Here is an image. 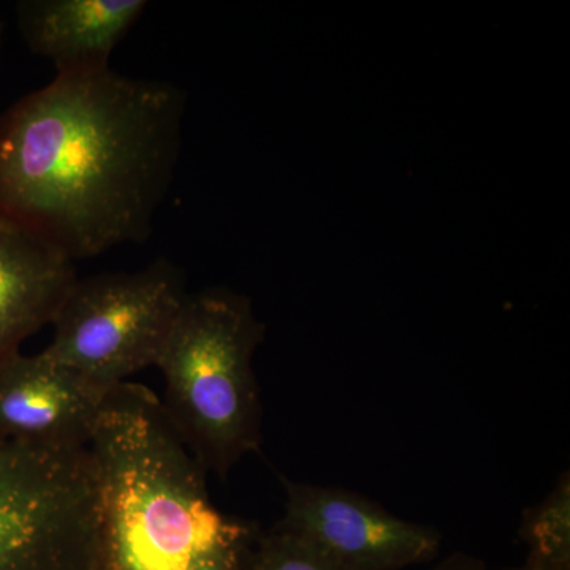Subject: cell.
Returning a JSON list of instances; mask_svg holds the SVG:
<instances>
[{
	"label": "cell",
	"mask_w": 570,
	"mask_h": 570,
	"mask_svg": "<svg viewBox=\"0 0 570 570\" xmlns=\"http://www.w3.org/2000/svg\"><path fill=\"white\" fill-rule=\"evenodd\" d=\"M504 570H540L538 568H534V566L528 564V562H524L523 566H519V568H510Z\"/></svg>",
	"instance_id": "cell-13"
},
{
	"label": "cell",
	"mask_w": 570,
	"mask_h": 570,
	"mask_svg": "<svg viewBox=\"0 0 570 570\" xmlns=\"http://www.w3.org/2000/svg\"><path fill=\"white\" fill-rule=\"evenodd\" d=\"M279 530L306 540L344 570H401L436 558L441 532L393 515L365 497L283 479Z\"/></svg>",
	"instance_id": "cell-6"
},
{
	"label": "cell",
	"mask_w": 570,
	"mask_h": 570,
	"mask_svg": "<svg viewBox=\"0 0 570 570\" xmlns=\"http://www.w3.org/2000/svg\"><path fill=\"white\" fill-rule=\"evenodd\" d=\"M184 110L171 82L56 75L0 115V213L73 264L146 242L174 181Z\"/></svg>",
	"instance_id": "cell-1"
},
{
	"label": "cell",
	"mask_w": 570,
	"mask_h": 570,
	"mask_svg": "<svg viewBox=\"0 0 570 570\" xmlns=\"http://www.w3.org/2000/svg\"><path fill=\"white\" fill-rule=\"evenodd\" d=\"M520 535L528 549V564L540 570H570L569 472L538 505L524 512Z\"/></svg>",
	"instance_id": "cell-10"
},
{
	"label": "cell",
	"mask_w": 570,
	"mask_h": 570,
	"mask_svg": "<svg viewBox=\"0 0 570 570\" xmlns=\"http://www.w3.org/2000/svg\"><path fill=\"white\" fill-rule=\"evenodd\" d=\"M262 340L246 296L209 288L187 294L156 363L165 415L197 463L220 478L261 449L254 355Z\"/></svg>",
	"instance_id": "cell-3"
},
{
	"label": "cell",
	"mask_w": 570,
	"mask_h": 570,
	"mask_svg": "<svg viewBox=\"0 0 570 570\" xmlns=\"http://www.w3.org/2000/svg\"><path fill=\"white\" fill-rule=\"evenodd\" d=\"M186 296L181 272L165 258L138 272L77 277L45 352L110 393L156 366Z\"/></svg>",
	"instance_id": "cell-4"
},
{
	"label": "cell",
	"mask_w": 570,
	"mask_h": 570,
	"mask_svg": "<svg viewBox=\"0 0 570 570\" xmlns=\"http://www.w3.org/2000/svg\"><path fill=\"white\" fill-rule=\"evenodd\" d=\"M148 7L145 0H21L14 7L29 50L58 75L110 69V58Z\"/></svg>",
	"instance_id": "cell-9"
},
{
	"label": "cell",
	"mask_w": 570,
	"mask_h": 570,
	"mask_svg": "<svg viewBox=\"0 0 570 570\" xmlns=\"http://www.w3.org/2000/svg\"><path fill=\"white\" fill-rule=\"evenodd\" d=\"M97 485L94 570H243L254 528L209 498L206 471L137 382L107 396L89 439Z\"/></svg>",
	"instance_id": "cell-2"
},
{
	"label": "cell",
	"mask_w": 570,
	"mask_h": 570,
	"mask_svg": "<svg viewBox=\"0 0 570 570\" xmlns=\"http://www.w3.org/2000/svg\"><path fill=\"white\" fill-rule=\"evenodd\" d=\"M97 485L88 448L0 452V570H94Z\"/></svg>",
	"instance_id": "cell-5"
},
{
	"label": "cell",
	"mask_w": 570,
	"mask_h": 570,
	"mask_svg": "<svg viewBox=\"0 0 570 570\" xmlns=\"http://www.w3.org/2000/svg\"><path fill=\"white\" fill-rule=\"evenodd\" d=\"M77 277L58 247L0 213V366L51 325Z\"/></svg>",
	"instance_id": "cell-8"
},
{
	"label": "cell",
	"mask_w": 570,
	"mask_h": 570,
	"mask_svg": "<svg viewBox=\"0 0 570 570\" xmlns=\"http://www.w3.org/2000/svg\"><path fill=\"white\" fill-rule=\"evenodd\" d=\"M249 570H344L306 540L275 527L255 539Z\"/></svg>",
	"instance_id": "cell-11"
},
{
	"label": "cell",
	"mask_w": 570,
	"mask_h": 570,
	"mask_svg": "<svg viewBox=\"0 0 570 570\" xmlns=\"http://www.w3.org/2000/svg\"><path fill=\"white\" fill-rule=\"evenodd\" d=\"M107 395L47 352H20L0 366V441L88 448Z\"/></svg>",
	"instance_id": "cell-7"
},
{
	"label": "cell",
	"mask_w": 570,
	"mask_h": 570,
	"mask_svg": "<svg viewBox=\"0 0 570 570\" xmlns=\"http://www.w3.org/2000/svg\"><path fill=\"white\" fill-rule=\"evenodd\" d=\"M2 39H3V21L0 18V50H2Z\"/></svg>",
	"instance_id": "cell-14"
},
{
	"label": "cell",
	"mask_w": 570,
	"mask_h": 570,
	"mask_svg": "<svg viewBox=\"0 0 570 570\" xmlns=\"http://www.w3.org/2000/svg\"><path fill=\"white\" fill-rule=\"evenodd\" d=\"M431 570H487L485 564L479 558L466 553H455L445 558Z\"/></svg>",
	"instance_id": "cell-12"
}]
</instances>
